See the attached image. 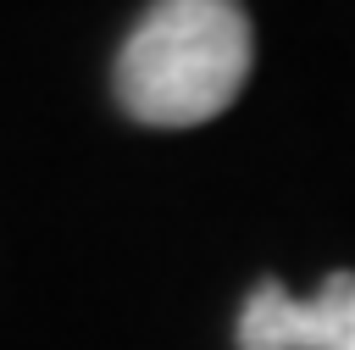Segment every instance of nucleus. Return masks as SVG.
Wrapping results in <instances>:
<instances>
[{
    "mask_svg": "<svg viewBox=\"0 0 355 350\" xmlns=\"http://www.w3.org/2000/svg\"><path fill=\"white\" fill-rule=\"evenodd\" d=\"M239 350H355V272H333L316 300L255 283L239 317Z\"/></svg>",
    "mask_w": 355,
    "mask_h": 350,
    "instance_id": "nucleus-2",
    "label": "nucleus"
},
{
    "mask_svg": "<svg viewBox=\"0 0 355 350\" xmlns=\"http://www.w3.org/2000/svg\"><path fill=\"white\" fill-rule=\"evenodd\" d=\"M255 61L239 0H150L116 56V100L133 122L194 128L222 117Z\"/></svg>",
    "mask_w": 355,
    "mask_h": 350,
    "instance_id": "nucleus-1",
    "label": "nucleus"
}]
</instances>
